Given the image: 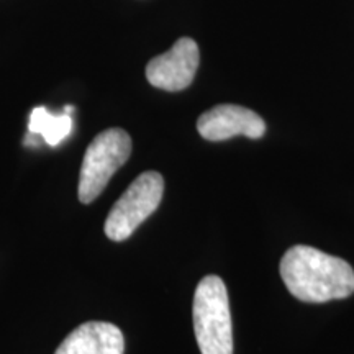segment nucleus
<instances>
[{"instance_id": "obj_1", "label": "nucleus", "mask_w": 354, "mask_h": 354, "mask_svg": "<svg viewBox=\"0 0 354 354\" xmlns=\"http://www.w3.org/2000/svg\"><path fill=\"white\" fill-rule=\"evenodd\" d=\"M281 277L290 294L307 304L346 299L354 292V271L346 261L305 245L286 251Z\"/></svg>"}, {"instance_id": "obj_2", "label": "nucleus", "mask_w": 354, "mask_h": 354, "mask_svg": "<svg viewBox=\"0 0 354 354\" xmlns=\"http://www.w3.org/2000/svg\"><path fill=\"white\" fill-rule=\"evenodd\" d=\"M194 331L202 354H233V323L225 282L205 276L198 282L192 305Z\"/></svg>"}, {"instance_id": "obj_3", "label": "nucleus", "mask_w": 354, "mask_h": 354, "mask_svg": "<svg viewBox=\"0 0 354 354\" xmlns=\"http://www.w3.org/2000/svg\"><path fill=\"white\" fill-rule=\"evenodd\" d=\"M131 154V138L122 128H109L99 133L84 154L79 177V201L94 202L109 180L125 165Z\"/></svg>"}, {"instance_id": "obj_4", "label": "nucleus", "mask_w": 354, "mask_h": 354, "mask_svg": "<svg viewBox=\"0 0 354 354\" xmlns=\"http://www.w3.org/2000/svg\"><path fill=\"white\" fill-rule=\"evenodd\" d=\"M165 194V179L156 171L143 172L115 202L105 220V234L112 241H123L158 209Z\"/></svg>"}, {"instance_id": "obj_5", "label": "nucleus", "mask_w": 354, "mask_h": 354, "mask_svg": "<svg viewBox=\"0 0 354 354\" xmlns=\"http://www.w3.org/2000/svg\"><path fill=\"white\" fill-rule=\"evenodd\" d=\"M201 63V53L192 38H179L165 55L146 66V79L151 86L167 92H179L192 84Z\"/></svg>"}, {"instance_id": "obj_6", "label": "nucleus", "mask_w": 354, "mask_h": 354, "mask_svg": "<svg viewBox=\"0 0 354 354\" xmlns=\"http://www.w3.org/2000/svg\"><path fill=\"white\" fill-rule=\"evenodd\" d=\"M197 130L209 141H227L234 136L263 138L266 123L253 110L241 105L223 104L207 110L197 120Z\"/></svg>"}, {"instance_id": "obj_7", "label": "nucleus", "mask_w": 354, "mask_h": 354, "mask_svg": "<svg viewBox=\"0 0 354 354\" xmlns=\"http://www.w3.org/2000/svg\"><path fill=\"white\" fill-rule=\"evenodd\" d=\"M125 338L118 326L107 322H87L71 333L55 354H123Z\"/></svg>"}, {"instance_id": "obj_8", "label": "nucleus", "mask_w": 354, "mask_h": 354, "mask_svg": "<svg viewBox=\"0 0 354 354\" xmlns=\"http://www.w3.org/2000/svg\"><path fill=\"white\" fill-rule=\"evenodd\" d=\"M73 130V115L51 113L44 107H35L30 113L28 133L41 136L50 146H57L69 136Z\"/></svg>"}]
</instances>
